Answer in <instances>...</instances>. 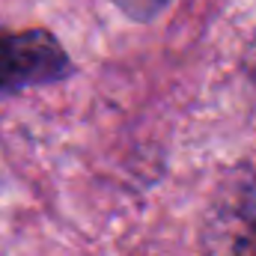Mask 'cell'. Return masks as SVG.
Instances as JSON below:
<instances>
[{"mask_svg": "<svg viewBox=\"0 0 256 256\" xmlns=\"http://www.w3.org/2000/svg\"><path fill=\"white\" fill-rule=\"evenodd\" d=\"M72 72L60 39L48 30L0 33V96L57 84Z\"/></svg>", "mask_w": 256, "mask_h": 256, "instance_id": "6da1fadb", "label": "cell"}, {"mask_svg": "<svg viewBox=\"0 0 256 256\" xmlns=\"http://www.w3.org/2000/svg\"><path fill=\"white\" fill-rule=\"evenodd\" d=\"M206 256H256V200L236 188L208 212L202 226Z\"/></svg>", "mask_w": 256, "mask_h": 256, "instance_id": "7a4b0ae2", "label": "cell"}]
</instances>
